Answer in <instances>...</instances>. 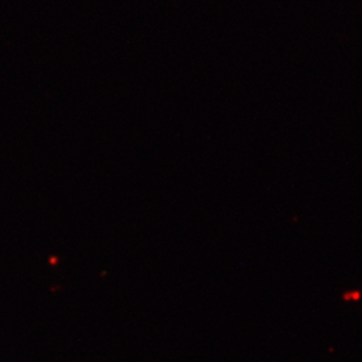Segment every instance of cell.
I'll return each instance as SVG.
<instances>
[{"label": "cell", "mask_w": 362, "mask_h": 362, "mask_svg": "<svg viewBox=\"0 0 362 362\" xmlns=\"http://www.w3.org/2000/svg\"><path fill=\"white\" fill-rule=\"evenodd\" d=\"M341 298L343 301L347 302V303H350V302L356 303L362 299V293L359 290H351V291L343 293Z\"/></svg>", "instance_id": "cell-1"}]
</instances>
